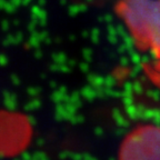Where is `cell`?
I'll return each mask as SVG.
<instances>
[{
	"label": "cell",
	"instance_id": "1",
	"mask_svg": "<svg viewBox=\"0 0 160 160\" xmlns=\"http://www.w3.org/2000/svg\"><path fill=\"white\" fill-rule=\"evenodd\" d=\"M115 12L136 49L160 60V0H117Z\"/></svg>",
	"mask_w": 160,
	"mask_h": 160
},
{
	"label": "cell",
	"instance_id": "2",
	"mask_svg": "<svg viewBox=\"0 0 160 160\" xmlns=\"http://www.w3.org/2000/svg\"><path fill=\"white\" fill-rule=\"evenodd\" d=\"M119 160H160V126L139 123L125 136Z\"/></svg>",
	"mask_w": 160,
	"mask_h": 160
},
{
	"label": "cell",
	"instance_id": "3",
	"mask_svg": "<svg viewBox=\"0 0 160 160\" xmlns=\"http://www.w3.org/2000/svg\"><path fill=\"white\" fill-rule=\"evenodd\" d=\"M30 129L22 118L12 115L0 116V155H17L27 146Z\"/></svg>",
	"mask_w": 160,
	"mask_h": 160
},
{
	"label": "cell",
	"instance_id": "4",
	"mask_svg": "<svg viewBox=\"0 0 160 160\" xmlns=\"http://www.w3.org/2000/svg\"><path fill=\"white\" fill-rule=\"evenodd\" d=\"M143 75L160 91V60L152 59L142 63Z\"/></svg>",
	"mask_w": 160,
	"mask_h": 160
}]
</instances>
